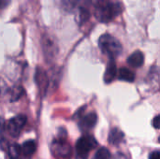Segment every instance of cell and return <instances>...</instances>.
Listing matches in <instances>:
<instances>
[{
    "label": "cell",
    "mask_w": 160,
    "mask_h": 159,
    "mask_svg": "<svg viewBox=\"0 0 160 159\" xmlns=\"http://www.w3.org/2000/svg\"><path fill=\"white\" fill-rule=\"evenodd\" d=\"M124 10V5L120 1H110L96 7V17L100 22H110L118 17Z\"/></svg>",
    "instance_id": "1"
},
{
    "label": "cell",
    "mask_w": 160,
    "mask_h": 159,
    "mask_svg": "<svg viewBox=\"0 0 160 159\" xmlns=\"http://www.w3.org/2000/svg\"><path fill=\"white\" fill-rule=\"evenodd\" d=\"M98 47L102 53L113 59L123 52V46L120 41L110 34H103L98 38Z\"/></svg>",
    "instance_id": "2"
},
{
    "label": "cell",
    "mask_w": 160,
    "mask_h": 159,
    "mask_svg": "<svg viewBox=\"0 0 160 159\" xmlns=\"http://www.w3.org/2000/svg\"><path fill=\"white\" fill-rule=\"evenodd\" d=\"M52 156L57 159H69L71 157V146L66 142V138L60 137L52 142L51 146Z\"/></svg>",
    "instance_id": "3"
},
{
    "label": "cell",
    "mask_w": 160,
    "mask_h": 159,
    "mask_svg": "<svg viewBox=\"0 0 160 159\" xmlns=\"http://www.w3.org/2000/svg\"><path fill=\"white\" fill-rule=\"evenodd\" d=\"M96 139L91 135H84L81 137L76 143V152L79 157L86 159L89 153L97 146Z\"/></svg>",
    "instance_id": "4"
},
{
    "label": "cell",
    "mask_w": 160,
    "mask_h": 159,
    "mask_svg": "<svg viewBox=\"0 0 160 159\" xmlns=\"http://www.w3.org/2000/svg\"><path fill=\"white\" fill-rule=\"evenodd\" d=\"M41 45L44 56L47 60V62H50L53 60L58 53V46L57 43L52 36L46 34L41 38Z\"/></svg>",
    "instance_id": "5"
},
{
    "label": "cell",
    "mask_w": 160,
    "mask_h": 159,
    "mask_svg": "<svg viewBox=\"0 0 160 159\" xmlns=\"http://www.w3.org/2000/svg\"><path fill=\"white\" fill-rule=\"evenodd\" d=\"M26 116L23 114H19L11 118L7 124V130L8 133L12 138H17L20 136L24 125L26 124Z\"/></svg>",
    "instance_id": "6"
},
{
    "label": "cell",
    "mask_w": 160,
    "mask_h": 159,
    "mask_svg": "<svg viewBox=\"0 0 160 159\" xmlns=\"http://www.w3.org/2000/svg\"><path fill=\"white\" fill-rule=\"evenodd\" d=\"M98 122V116L95 112H90L82 116L80 120L79 127L82 131H88L92 129Z\"/></svg>",
    "instance_id": "7"
},
{
    "label": "cell",
    "mask_w": 160,
    "mask_h": 159,
    "mask_svg": "<svg viewBox=\"0 0 160 159\" xmlns=\"http://www.w3.org/2000/svg\"><path fill=\"white\" fill-rule=\"evenodd\" d=\"M116 72H117V69H116L115 61H114L113 58H110V60L108 62V65H107V67H106V71L104 73V82H105V83H107V84L111 83L115 79Z\"/></svg>",
    "instance_id": "8"
},
{
    "label": "cell",
    "mask_w": 160,
    "mask_h": 159,
    "mask_svg": "<svg viewBox=\"0 0 160 159\" xmlns=\"http://www.w3.org/2000/svg\"><path fill=\"white\" fill-rule=\"evenodd\" d=\"M144 63V55L141 51H135L128 57V64L135 68L141 67Z\"/></svg>",
    "instance_id": "9"
},
{
    "label": "cell",
    "mask_w": 160,
    "mask_h": 159,
    "mask_svg": "<svg viewBox=\"0 0 160 159\" xmlns=\"http://www.w3.org/2000/svg\"><path fill=\"white\" fill-rule=\"evenodd\" d=\"M125 138V134L122 130H120L117 127H114L111 130L109 134L108 141L112 145H119Z\"/></svg>",
    "instance_id": "10"
},
{
    "label": "cell",
    "mask_w": 160,
    "mask_h": 159,
    "mask_svg": "<svg viewBox=\"0 0 160 159\" xmlns=\"http://www.w3.org/2000/svg\"><path fill=\"white\" fill-rule=\"evenodd\" d=\"M36 79H37V83H38L39 89L41 91L45 92L49 85V80H48V76H47L46 72L43 69L38 68V72L36 74Z\"/></svg>",
    "instance_id": "11"
},
{
    "label": "cell",
    "mask_w": 160,
    "mask_h": 159,
    "mask_svg": "<svg viewBox=\"0 0 160 159\" xmlns=\"http://www.w3.org/2000/svg\"><path fill=\"white\" fill-rule=\"evenodd\" d=\"M36 150H37V143L33 140H29V141L24 142L23 144L21 146L22 154L26 157H29L33 154H35Z\"/></svg>",
    "instance_id": "12"
},
{
    "label": "cell",
    "mask_w": 160,
    "mask_h": 159,
    "mask_svg": "<svg viewBox=\"0 0 160 159\" xmlns=\"http://www.w3.org/2000/svg\"><path fill=\"white\" fill-rule=\"evenodd\" d=\"M118 79L121 81L132 82L135 80V73L128 67H121L118 72Z\"/></svg>",
    "instance_id": "13"
},
{
    "label": "cell",
    "mask_w": 160,
    "mask_h": 159,
    "mask_svg": "<svg viewBox=\"0 0 160 159\" xmlns=\"http://www.w3.org/2000/svg\"><path fill=\"white\" fill-rule=\"evenodd\" d=\"M89 18H90L89 10L84 7H79V8H78V16H77V22L79 23V25L83 24Z\"/></svg>",
    "instance_id": "14"
},
{
    "label": "cell",
    "mask_w": 160,
    "mask_h": 159,
    "mask_svg": "<svg viewBox=\"0 0 160 159\" xmlns=\"http://www.w3.org/2000/svg\"><path fill=\"white\" fill-rule=\"evenodd\" d=\"M22 155L21 146L18 144H11L8 147V156L10 159H22Z\"/></svg>",
    "instance_id": "15"
},
{
    "label": "cell",
    "mask_w": 160,
    "mask_h": 159,
    "mask_svg": "<svg viewBox=\"0 0 160 159\" xmlns=\"http://www.w3.org/2000/svg\"><path fill=\"white\" fill-rule=\"evenodd\" d=\"M111 158V153L106 147L99 148L94 155L93 159H110Z\"/></svg>",
    "instance_id": "16"
},
{
    "label": "cell",
    "mask_w": 160,
    "mask_h": 159,
    "mask_svg": "<svg viewBox=\"0 0 160 159\" xmlns=\"http://www.w3.org/2000/svg\"><path fill=\"white\" fill-rule=\"evenodd\" d=\"M23 94V89L21 87V86H16L12 89L11 91V96H10V100L11 101H15V100H18L21 96Z\"/></svg>",
    "instance_id": "17"
},
{
    "label": "cell",
    "mask_w": 160,
    "mask_h": 159,
    "mask_svg": "<svg viewBox=\"0 0 160 159\" xmlns=\"http://www.w3.org/2000/svg\"><path fill=\"white\" fill-rule=\"evenodd\" d=\"M153 126L156 129H159L160 127V116L159 115H157L154 120H153Z\"/></svg>",
    "instance_id": "18"
},
{
    "label": "cell",
    "mask_w": 160,
    "mask_h": 159,
    "mask_svg": "<svg viewBox=\"0 0 160 159\" xmlns=\"http://www.w3.org/2000/svg\"><path fill=\"white\" fill-rule=\"evenodd\" d=\"M11 0H0V9L7 7L10 4Z\"/></svg>",
    "instance_id": "19"
},
{
    "label": "cell",
    "mask_w": 160,
    "mask_h": 159,
    "mask_svg": "<svg viewBox=\"0 0 160 159\" xmlns=\"http://www.w3.org/2000/svg\"><path fill=\"white\" fill-rule=\"evenodd\" d=\"M150 159H160V152L158 150L157 151H154L153 153L150 154V157H149Z\"/></svg>",
    "instance_id": "20"
},
{
    "label": "cell",
    "mask_w": 160,
    "mask_h": 159,
    "mask_svg": "<svg viewBox=\"0 0 160 159\" xmlns=\"http://www.w3.org/2000/svg\"><path fill=\"white\" fill-rule=\"evenodd\" d=\"M3 127H4V122H3L2 119H0V133H1L2 130H3Z\"/></svg>",
    "instance_id": "21"
},
{
    "label": "cell",
    "mask_w": 160,
    "mask_h": 159,
    "mask_svg": "<svg viewBox=\"0 0 160 159\" xmlns=\"http://www.w3.org/2000/svg\"><path fill=\"white\" fill-rule=\"evenodd\" d=\"M2 89H3V87H2V82L0 81V94H1V92H2Z\"/></svg>",
    "instance_id": "22"
}]
</instances>
